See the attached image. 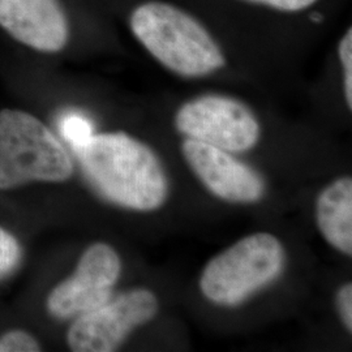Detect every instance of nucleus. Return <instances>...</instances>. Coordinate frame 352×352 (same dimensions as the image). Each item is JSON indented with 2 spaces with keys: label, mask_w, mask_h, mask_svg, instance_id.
<instances>
[{
  "label": "nucleus",
  "mask_w": 352,
  "mask_h": 352,
  "mask_svg": "<svg viewBox=\"0 0 352 352\" xmlns=\"http://www.w3.org/2000/svg\"><path fill=\"white\" fill-rule=\"evenodd\" d=\"M76 153L91 184L113 204L153 212L167 200L168 180L161 161L148 145L124 132L94 133Z\"/></svg>",
  "instance_id": "nucleus-1"
},
{
  "label": "nucleus",
  "mask_w": 352,
  "mask_h": 352,
  "mask_svg": "<svg viewBox=\"0 0 352 352\" xmlns=\"http://www.w3.org/2000/svg\"><path fill=\"white\" fill-rule=\"evenodd\" d=\"M128 24L140 43L177 75L201 77L226 64L223 51L205 26L173 4H139L129 13Z\"/></svg>",
  "instance_id": "nucleus-2"
},
{
  "label": "nucleus",
  "mask_w": 352,
  "mask_h": 352,
  "mask_svg": "<svg viewBox=\"0 0 352 352\" xmlns=\"http://www.w3.org/2000/svg\"><path fill=\"white\" fill-rule=\"evenodd\" d=\"M74 164L39 118L21 109L0 110V189L29 182H64Z\"/></svg>",
  "instance_id": "nucleus-3"
},
{
  "label": "nucleus",
  "mask_w": 352,
  "mask_h": 352,
  "mask_svg": "<svg viewBox=\"0 0 352 352\" xmlns=\"http://www.w3.org/2000/svg\"><path fill=\"white\" fill-rule=\"evenodd\" d=\"M285 263L286 251L277 236L252 234L208 263L200 289L214 304L235 307L277 279Z\"/></svg>",
  "instance_id": "nucleus-4"
},
{
  "label": "nucleus",
  "mask_w": 352,
  "mask_h": 352,
  "mask_svg": "<svg viewBox=\"0 0 352 352\" xmlns=\"http://www.w3.org/2000/svg\"><path fill=\"white\" fill-rule=\"evenodd\" d=\"M76 34L67 0H0V38L23 54L60 55Z\"/></svg>",
  "instance_id": "nucleus-5"
},
{
  "label": "nucleus",
  "mask_w": 352,
  "mask_h": 352,
  "mask_svg": "<svg viewBox=\"0 0 352 352\" xmlns=\"http://www.w3.org/2000/svg\"><path fill=\"white\" fill-rule=\"evenodd\" d=\"M175 124L188 139L230 153L250 151L261 133L256 116L245 104L215 94L184 103L176 113Z\"/></svg>",
  "instance_id": "nucleus-6"
},
{
  "label": "nucleus",
  "mask_w": 352,
  "mask_h": 352,
  "mask_svg": "<svg viewBox=\"0 0 352 352\" xmlns=\"http://www.w3.org/2000/svg\"><path fill=\"white\" fill-rule=\"evenodd\" d=\"M158 309V299L149 289L128 291L80 315L68 331V344L76 352L115 351L133 329L153 320Z\"/></svg>",
  "instance_id": "nucleus-7"
},
{
  "label": "nucleus",
  "mask_w": 352,
  "mask_h": 352,
  "mask_svg": "<svg viewBox=\"0 0 352 352\" xmlns=\"http://www.w3.org/2000/svg\"><path fill=\"white\" fill-rule=\"evenodd\" d=\"M120 270L122 263L113 248L104 243L90 245L74 276L52 289L47 300L51 315L59 318L84 315L109 302Z\"/></svg>",
  "instance_id": "nucleus-8"
},
{
  "label": "nucleus",
  "mask_w": 352,
  "mask_h": 352,
  "mask_svg": "<svg viewBox=\"0 0 352 352\" xmlns=\"http://www.w3.org/2000/svg\"><path fill=\"white\" fill-rule=\"evenodd\" d=\"M182 153L192 171L214 196L236 204H253L264 197L263 177L234 158L230 151L187 139L182 145Z\"/></svg>",
  "instance_id": "nucleus-9"
},
{
  "label": "nucleus",
  "mask_w": 352,
  "mask_h": 352,
  "mask_svg": "<svg viewBox=\"0 0 352 352\" xmlns=\"http://www.w3.org/2000/svg\"><path fill=\"white\" fill-rule=\"evenodd\" d=\"M317 225L327 243L352 254V180L340 177L324 189L316 204Z\"/></svg>",
  "instance_id": "nucleus-10"
},
{
  "label": "nucleus",
  "mask_w": 352,
  "mask_h": 352,
  "mask_svg": "<svg viewBox=\"0 0 352 352\" xmlns=\"http://www.w3.org/2000/svg\"><path fill=\"white\" fill-rule=\"evenodd\" d=\"M59 132L74 151H80L94 135V124L88 115L76 109H67L58 116Z\"/></svg>",
  "instance_id": "nucleus-11"
},
{
  "label": "nucleus",
  "mask_w": 352,
  "mask_h": 352,
  "mask_svg": "<svg viewBox=\"0 0 352 352\" xmlns=\"http://www.w3.org/2000/svg\"><path fill=\"white\" fill-rule=\"evenodd\" d=\"M21 258V248L10 232L0 227V279L7 277L17 267Z\"/></svg>",
  "instance_id": "nucleus-12"
},
{
  "label": "nucleus",
  "mask_w": 352,
  "mask_h": 352,
  "mask_svg": "<svg viewBox=\"0 0 352 352\" xmlns=\"http://www.w3.org/2000/svg\"><path fill=\"white\" fill-rule=\"evenodd\" d=\"M39 350L37 340L21 330L10 331L0 338V352H33Z\"/></svg>",
  "instance_id": "nucleus-13"
},
{
  "label": "nucleus",
  "mask_w": 352,
  "mask_h": 352,
  "mask_svg": "<svg viewBox=\"0 0 352 352\" xmlns=\"http://www.w3.org/2000/svg\"><path fill=\"white\" fill-rule=\"evenodd\" d=\"M340 62L343 65L344 75V97L349 109H352V30L349 29L347 33L340 41Z\"/></svg>",
  "instance_id": "nucleus-14"
},
{
  "label": "nucleus",
  "mask_w": 352,
  "mask_h": 352,
  "mask_svg": "<svg viewBox=\"0 0 352 352\" xmlns=\"http://www.w3.org/2000/svg\"><path fill=\"white\" fill-rule=\"evenodd\" d=\"M252 3L267 6L283 12H300L312 7L318 0H248Z\"/></svg>",
  "instance_id": "nucleus-15"
},
{
  "label": "nucleus",
  "mask_w": 352,
  "mask_h": 352,
  "mask_svg": "<svg viewBox=\"0 0 352 352\" xmlns=\"http://www.w3.org/2000/svg\"><path fill=\"white\" fill-rule=\"evenodd\" d=\"M337 304L340 311V318L351 333L352 330V286L351 283H346L340 287L337 294Z\"/></svg>",
  "instance_id": "nucleus-16"
}]
</instances>
